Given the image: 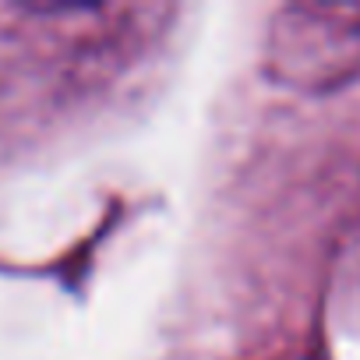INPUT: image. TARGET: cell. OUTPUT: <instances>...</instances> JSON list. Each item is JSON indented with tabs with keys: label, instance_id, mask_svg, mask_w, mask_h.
Here are the masks:
<instances>
[]
</instances>
